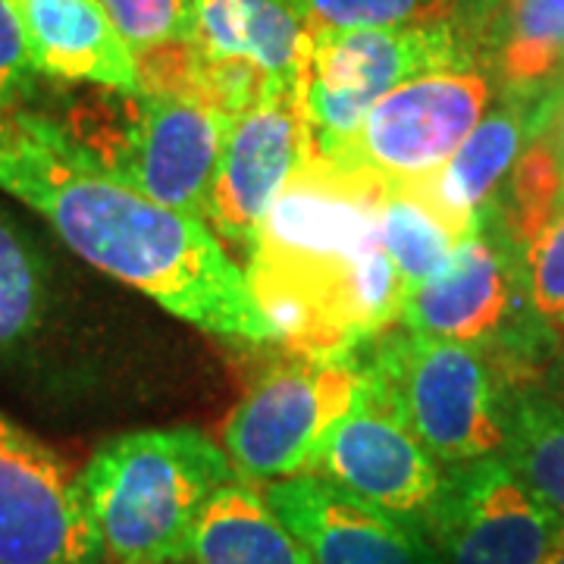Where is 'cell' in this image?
I'll list each match as a JSON object with an SVG mask.
<instances>
[{"instance_id": "ac0fdd59", "label": "cell", "mask_w": 564, "mask_h": 564, "mask_svg": "<svg viewBox=\"0 0 564 564\" xmlns=\"http://www.w3.org/2000/svg\"><path fill=\"white\" fill-rule=\"evenodd\" d=\"M527 117L518 107L496 110L477 122L433 180L421 182L423 192L462 232L480 229V214L524 151Z\"/></svg>"}, {"instance_id": "d4e9b609", "label": "cell", "mask_w": 564, "mask_h": 564, "mask_svg": "<svg viewBox=\"0 0 564 564\" xmlns=\"http://www.w3.org/2000/svg\"><path fill=\"white\" fill-rule=\"evenodd\" d=\"M527 292L543 321L564 323V207L524 245Z\"/></svg>"}, {"instance_id": "30bf717a", "label": "cell", "mask_w": 564, "mask_h": 564, "mask_svg": "<svg viewBox=\"0 0 564 564\" xmlns=\"http://www.w3.org/2000/svg\"><path fill=\"white\" fill-rule=\"evenodd\" d=\"M0 564H107L63 458L0 414Z\"/></svg>"}, {"instance_id": "e0dca14e", "label": "cell", "mask_w": 564, "mask_h": 564, "mask_svg": "<svg viewBox=\"0 0 564 564\" xmlns=\"http://www.w3.org/2000/svg\"><path fill=\"white\" fill-rule=\"evenodd\" d=\"M188 558L192 564H311V555L276 518L261 489L239 477L204 505Z\"/></svg>"}, {"instance_id": "8992f818", "label": "cell", "mask_w": 564, "mask_h": 564, "mask_svg": "<svg viewBox=\"0 0 564 564\" xmlns=\"http://www.w3.org/2000/svg\"><path fill=\"white\" fill-rule=\"evenodd\" d=\"M355 358H302L273 364L248 389L223 430V452L245 484H282L311 474L314 455L358 392Z\"/></svg>"}, {"instance_id": "2e32d148", "label": "cell", "mask_w": 564, "mask_h": 564, "mask_svg": "<svg viewBox=\"0 0 564 564\" xmlns=\"http://www.w3.org/2000/svg\"><path fill=\"white\" fill-rule=\"evenodd\" d=\"M511 282L502 254L484 232L464 236L440 273L414 285L402 304V326L452 343H480L502 326Z\"/></svg>"}, {"instance_id": "ba28073f", "label": "cell", "mask_w": 564, "mask_h": 564, "mask_svg": "<svg viewBox=\"0 0 564 564\" xmlns=\"http://www.w3.org/2000/svg\"><path fill=\"white\" fill-rule=\"evenodd\" d=\"M467 63L455 25L314 32L311 82L304 95L314 148L326 151L348 139L367 110L392 88L426 73L470 69Z\"/></svg>"}, {"instance_id": "7402d4cb", "label": "cell", "mask_w": 564, "mask_h": 564, "mask_svg": "<svg viewBox=\"0 0 564 564\" xmlns=\"http://www.w3.org/2000/svg\"><path fill=\"white\" fill-rule=\"evenodd\" d=\"M314 32L455 25L458 0H302Z\"/></svg>"}, {"instance_id": "4316f807", "label": "cell", "mask_w": 564, "mask_h": 564, "mask_svg": "<svg viewBox=\"0 0 564 564\" xmlns=\"http://www.w3.org/2000/svg\"><path fill=\"white\" fill-rule=\"evenodd\" d=\"M514 0H458L455 10V29L458 35H492L496 25L511 10Z\"/></svg>"}, {"instance_id": "4fadbf2b", "label": "cell", "mask_w": 564, "mask_h": 564, "mask_svg": "<svg viewBox=\"0 0 564 564\" xmlns=\"http://www.w3.org/2000/svg\"><path fill=\"white\" fill-rule=\"evenodd\" d=\"M311 564H440L414 521L348 496L314 474L261 489Z\"/></svg>"}, {"instance_id": "44dd1931", "label": "cell", "mask_w": 564, "mask_h": 564, "mask_svg": "<svg viewBox=\"0 0 564 564\" xmlns=\"http://www.w3.org/2000/svg\"><path fill=\"white\" fill-rule=\"evenodd\" d=\"M47 267L32 239L0 210V355L20 348L41 326Z\"/></svg>"}, {"instance_id": "d6986e66", "label": "cell", "mask_w": 564, "mask_h": 564, "mask_svg": "<svg viewBox=\"0 0 564 564\" xmlns=\"http://www.w3.org/2000/svg\"><path fill=\"white\" fill-rule=\"evenodd\" d=\"M464 236L423 192V185H386L383 248L404 285V295L440 273Z\"/></svg>"}, {"instance_id": "7c38bea8", "label": "cell", "mask_w": 564, "mask_h": 564, "mask_svg": "<svg viewBox=\"0 0 564 564\" xmlns=\"http://www.w3.org/2000/svg\"><path fill=\"white\" fill-rule=\"evenodd\" d=\"M311 474L414 524L445 477L440 462L392 417L364 377L351 408L326 430Z\"/></svg>"}, {"instance_id": "f546056e", "label": "cell", "mask_w": 564, "mask_h": 564, "mask_svg": "<svg viewBox=\"0 0 564 564\" xmlns=\"http://www.w3.org/2000/svg\"><path fill=\"white\" fill-rule=\"evenodd\" d=\"M549 564H564V536H562V543H558V549L552 552V558H549Z\"/></svg>"}, {"instance_id": "52a82bcc", "label": "cell", "mask_w": 564, "mask_h": 564, "mask_svg": "<svg viewBox=\"0 0 564 564\" xmlns=\"http://www.w3.org/2000/svg\"><path fill=\"white\" fill-rule=\"evenodd\" d=\"M489 82L474 69H443L392 88L358 129L321 154L386 185H421L443 170L489 107Z\"/></svg>"}, {"instance_id": "9a60e30c", "label": "cell", "mask_w": 564, "mask_h": 564, "mask_svg": "<svg viewBox=\"0 0 564 564\" xmlns=\"http://www.w3.org/2000/svg\"><path fill=\"white\" fill-rule=\"evenodd\" d=\"M41 76L139 91L135 57L101 0H7Z\"/></svg>"}, {"instance_id": "ffe728a7", "label": "cell", "mask_w": 564, "mask_h": 564, "mask_svg": "<svg viewBox=\"0 0 564 564\" xmlns=\"http://www.w3.org/2000/svg\"><path fill=\"white\" fill-rule=\"evenodd\" d=\"M505 464L564 527V408L524 392L505 411Z\"/></svg>"}, {"instance_id": "484cf974", "label": "cell", "mask_w": 564, "mask_h": 564, "mask_svg": "<svg viewBox=\"0 0 564 564\" xmlns=\"http://www.w3.org/2000/svg\"><path fill=\"white\" fill-rule=\"evenodd\" d=\"M39 69L29 57L10 3L0 0V110H20L39 91Z\"/></svg>"}, {"instance_id": "277c9868", "label": "cell", "mask_w": 564, "mask_h": 564, "mask_svg": "<svg viewBox=\"0 0 564 564\" xmlns=\"http://www.w3.org/2000/svg\"><path fill=\"white\" fill-rule=\"evenodd\" d=\"M229 122V113L198 98L104 88L82 98L61 126L117 180L207 223Z\"/></svg>"}, {"instance_id": "f1b7e54d", "label": "cell", "mask_w": 564, "mask_h": 564, "mask_svg": "<svg viewBox=\"0 0 564 564\" xmlns=\"http://www.w3.org/2000/svg\"><path fill=\"white\" fill-rule=\"evenodd\" d=\"M545 10L552 13V17H558V20H564V0H540Z\"/></svg>"}, {"instance_id": "5b68a950", "label": "cell", "mask_w": 564, "mask_h": 564, "mask_svg": "<svg viewBox=\"0 0 564 564\" xmlns=\"http://www.w3.org/2000/svg\"><path fill=\"white\" fill-rule=\"evenodd\" d=\"M351 358L364 383L436 462L455 467L502 452L505 414L474 345L389 329Z\"/></svg>"}, {"instance_id": "3957f363", "label": "cell", "mask_w": 564, "mask_h": 564, "mask_svg": "<svg viewBox=\"0 0 564 564\" xmlns=\"http://www.w3.org/2000/svg\"><path fill=\"white\" fill-rule=\"evenodd\" d=\"M236 480L198 430H144L101 445L76 477L107 564H180L210 496Z\"/></svg>"}, {"instance_id": "cb8c5ba5", "label": "cell", "mask_w": 564, "mask_h": 564, "mask_svg": "<svg viewBox=\"0 0 564 564\" xmlns=\"http://www.w3.org/2000/svg\"><path fill=\"white\" fill-rule=\"evenodd\" d=\"M564 207L562 173L549 141L527 148L514 163V239L527 245Z\"/></svg>"}, {"instance_id": "9c48e42d", "label": "cell", "mask_w": 564, "mask_h": 564, "mask_svg": "<svg viewBox=\"0 0 564 564\" xmlns=\"http://www.w3.org/2000/svg\"><path fill=\"white\" fill-rule=\"evenodd\" d=\"M440 564H549L564 536L505 458L455 464L417 521Z\"/></svg>"}, {"instance_id": "7a4b0ae2", "label": "cell", "mask_w": 564, "mask_h": 564, "mask_svg": "<svg viewBox=\"0 0 564 564\" xmlns=\"http://www.w3.org/2000/svg\"><path fill=\"white\" fill-rule=\"evenodd\" d=\"M383 204L386 182L311 148L267 210L242 270L289 355L348 358L402 321Z\"/></svg>"}, {"instance_id": "5bb4252c", "label": "cell", "mask_w": 564, "mask_h": 564, "mask_svg": "<svg viewBox=\"0 0 564 564\" xmlns=\"http://www.w3.org/2000/svg\"><path fill=\"white\" fill-rule=\"evenodd\" d=\"M192 51L204 66L254 73L267 95H307L314 29L302 0H192Z\"/></svg>"}, {"instance_id": "6da1fadb", "label": "cell", "mask_w": 564, "mask_h": 564, "mask_svg": "<svg viewBox=\"0 0 564 564\" xmlns=\"http://www.w3.org/2000/svg\"><path fill=\"white\" fill-rule=\"evenodd\" d=\"M0 188L44 217L82 261L173 317L214 336L273 339L217 232L107 173L57 120L29 107L0 110Z\"/></svg>"}, {"instance_id": "8fae6325", "label": "cell", "mask_w": 564, "mask_h": 564, "mask_svg": "<svg viewBox=\"0 0 564 564\" xmlns=\"http://www.w3.org/2000/svg\"><path fill=\"white\" fill-rule=\"evenodd\" d=\"M311 148L304 95L270 91L232 117L207 207V226L223 245L251 251L267 210L307 161Z\"/></svg>"}, {"instance_id": "83f0119b", "label": "cell", "mask_w": 564, "mask_h": 564, "mask_svg": "<svg viewBox=\"0 0 564 564\" xmlns=\"http://www.w3.org/2000/svg\"><path fill=\"white\" fill-rule=\"evenodd\" d=\"M549 148H552L555 163H558V173H562V192H564V104H562V110H558V117H555V122H552Z\"/></svg>"}, {"instance_id": "603a6c76", "label": "cell", "mask_w": 564, "mask_h": 564, "mask_svg": "<svg viewBox=\"0 0 564 564\" xmlns=\"http://www.w3.org/2000/svg\"><path fill=\"white\" fill-rule=\"evenodd\" d=\"M132 57L192 41V0H101Z\"/></svg>"}]
</instances>
